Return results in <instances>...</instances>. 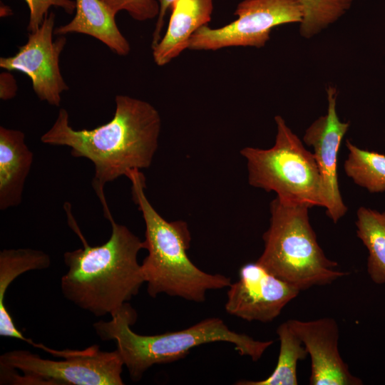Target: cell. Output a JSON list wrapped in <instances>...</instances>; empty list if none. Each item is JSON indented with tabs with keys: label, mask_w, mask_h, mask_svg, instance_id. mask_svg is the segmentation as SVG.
Returning a JSON list of instances; mask_svg holds the SVG:
<instances>
[{
	"label": "cell",
	"mask_w": 385,
	"mask_h": 385,
	"mask_svg": "<svg viewBox=\"0 0 385 385\" xmlns=\"http://www.w3.org/2000/svg\"><path fill=\"white\" fill-rule=\"evenodd\" d=\"M113 118L93 129L76 130L68 111L61 108L52 126L41 137L43 143L67 146L75 158L94 165L92 186L103 210L108 209L104 187L133 170L152 164L158 148L161 118L150 103L127 95L115 97Z\"/></svg>",
	"instance_id": "cell-1"
},
{
	"label": "cell",
	"mask_w": 385,
	"mask_h": 385,
	"mask_svg": "<svg viewBox=\"0 0 385 385\" xmlns=\"http://www.w3.org/2000/svg\"><path fill=\"white\" fill-rule=\"evenodd\" d=\"M68 222L81 238L83 247L64 253L68 272L62 277L63 296L96 317L113 316L138 294L145 282L138 252L143 241L126 226L117 223L111 211L104 213L111 225L107 242L91 247L83 237L66 206Z\"/></svg>",
	"instance_id": "cell-2"
},
{
	"label": "cell",
	"mask_w": 385,
	"mask_h": 385,
	"mask_svg": "<svg viewBox=\"0 0 385 385\" xmlns=\"http://www.w3.org/2000/svg\"><path fill=\"white\" fill-rule=\"evenodd\" d=\"M132 197L145 225V249L148 255L141 267L151 297L160 294L203 302L208 290L229 287L231 279L201 270L189 258L191 235L183 220L169 222L153 207L145 193V178L139 170L129 172Z\"/></svg>",
	"instance_id": "cell-3"
},
{
	"label": "cell",
	"mask_w": 385,
	"mask_h": 385,
	"mask_svg": "<svg viewBox=\"0 0 385 385\" xmlns=\"http://www.w3.org/2000/svg\"><path fill=\"white\" fill-rule=\"evenodd\" d=\"M137 319L135 310L126 303L111 316L108 322L98 321L93 328L103 341L114 340L124 366L133 381L141 379L143 374L155 364H167L184 358L192 349L213 342H228L241 356L254 361L261 359L273 341H259L231 330L218 317L201 320L190 327L155 335H142L130 327Z\"/></svg>",
	"instance_id": "cell-4"
},
{
	"label": "cell",
	"mask_w": 385,
	"mask_h": 385,
	"mask_svg": "<svg viewBox=\"0 0 385 385\" xmlns=\"http://www.w3.org/2000/svg\"><path fill=\"white\" fill-rule=\"evenodd\" d=\"M264 232V250L257 262L301 291L332 284L347 272L337 270L319 245L309 217V207L276 197Z\"/></svg>",
	"instance_id": "cell-5"
},
{
	"label": "cell",
	"mask_w": 385,
	"mask_h": 385,
	"mask_svg": "<svg viewBox=\"0 0 385 385\" xmlns=\"http://www.w3.org/2000/svg\"><path fill=\"white\" fill-rule=\"evenodd\" d=\"M274 121L277 134L272 147L240 150L247 162L249 184L309 208L325 207L322 179L313 153L304 148L282 116L276 115Z\"/></svg>",
	"instance_id": "cell-6"
},
{
	"label": "cell",
	"mask_w": 385,
	"mask_h": 385,
	"mask_svg": "<svg viewBox=\"0 0 385 385\" xmlns=\"http://www.w3.org/2000/svg\"><path fill=\"white\" fill-rule=\"evenodd\" d=\"M58 361L41 358L27 350H13L0 356L1 384L123 385L124 366L117 349L101 351L98 345L84 349L57 350L37 344Z\"/></svg>",
	"instance_id": "cell-7"
},
{
	"label": "cell",
	"mask_w": 385,
	"mask_h": 385,
	"mask_svg": "<svg viewBox=\"0 0 385 385\" xmlns=\"http://www.w3.org/2000/svg\"><path fill=\"white\" fill-rule=\"evenodd\" d=\"M237 18L220 28L205 25L191 36L188 49L216 51L232 46L263 47L276 26L301 23L303 11L297 0H244L234 13Z\"/></svg>",
	"instance_id": "cell-8"
},
{
	"label": "cell",
	"mask_w": 385,
	"mask_h": 385,
	"mask_svg": "<svg viewBox=\"0 0 385 385\" xmlns=\"http://www.w3.org/2000/svg\"><path fill=\"white\" fill-rule=\"evenodd\" d=\"M55 21V14L49 12L40 27L29 34L27 42L14 55L0 58V67L26 74L37 97L58 107L62 93L68 90L59 66L60 56L67 40L65 36L53 39Z\"/></svg>",
	"instance_id": "cell-9"
},
{
	"label": "cell",
	"mask_w": 385,
	"mask_h": 385,
	"mask_svg": "<svg viewBox=\"0 0 385 385\" xmlns=\"http://www.w3.org/2000/svg\"><path fill=\"white\" fill-rule=\"evenodd\" d=\"M299 292L256 261L240 267L239 279L229 286L225 308L242 319L267 323L277 318Z\"/></svg>",
	"instance_id": "cell-10"
},
{
	"label": "cell",
	"mask_w": 385,
	"mask_h": 385,
	"mask_svg": "<svg viewBox=\"0 0 385 385\" xmlns=\"http://www.w3.org/2000/svg\"><path fill=\"white\" fill-rule=\"evenodd\" d=\"M328 108L326 115L316 119L305 130L303 141L313 148L324 187L326 212L337 223L347 212L338 183L337 161L342 140L349 122H342L336 105L337 91L332 86L327 88Z\"/></svg>",
	"instance_id": "cell-11"
},
{
	"label": "cell",
	"mask_w": 385,
	"mask_h": 385,
	"mask_svg": "<svg viewBox=\"0 0 385 385\" xmlns=\"http://www.w3.org/2000/svg\"><path fill=\"white\" fill-rule=\"evenodd\" d=\"M292 331L311 358L310 385H361L342 358L338 344L339 329L332 317L302 321L288 319Z\"/></svg>",
	"instance_id": "cell-12"
},
{
	"label": "cell",
	"mask_w": 385,
	"mask_h": 385,
	"mask_svg": "<svg viewBox=\"0 0 385 385\" xmlns=\"http://www.w3.org/2000/svg\"><path fill=\"white\" fill-rule=\"evenodd\" d=\"M212 9L213 0H176L163 36L152 47L155 63L165 66L188 48L192 35L210 21Z\"/></svg>",
	"instance_id": "cell-13"
},
{
	"label": "cell",
	"mask_w": 385,
	"mask_h": 385,
	"mask_svg": "<svg viewBox=\"0 0 385 385\" xmlns=\"http://www.w3.org/2000/svg\"><path fill=\"white\" fill-rule=\"evenodd\" d=\"M33 163V153L25 143L24 133L0 127V210L21 202L26 178Z\"/></svg>",
	"instance_id": "cell-14"
},
{
	"label": "cell",
	"mask_w": 385,
	"mask_h": 385,
	"mask_svg": "<svg viewBox=\"0 0 385 385\" xmlns=\"http://www.w3.org/2000/svg\"><path fill=\"white\" fill-rule=\"evenodd\" d=\"M76 14L66 24L54 29V35L83 34L91 36L119 56L130 53L128 41L120 32L115 16L101 0H75Z\"/></svg>",
	"instance_id": "cell-15"
},
{
	"label": "cell",
	"mask_w": 385,
	"mask_h": 385,
	"mask_svg": "<svg viewBox=\"0 0 385 385\" xmlns=\"http://www.w3.org/2000/svg\"><path fill=\"white\" fill-rule=\"evenodd\" d=\"M51 258L46 252L29 248L4 249L0 252V335L23 340L30 344L34 342L26 338L16 327L4 304L6 290L11 283L21 274L30 270L47 269Z\"/></svg>",
	"instance_id": "cell-16"
},
{
	"label": "cell",
	"mask_w": 385,
	"mask_h": 385,
	"mask_svg": "<svg viewBox=\"0 0 385 385\" xmlns=\"http://www.w3.org/2000/svg\"><path fill=\"white\" fill-rule=\"evenodd\" d=\"M356 235L366 247L367 272L376 284H385V211L360 207L356 212Z\"/></svg>",
	"instance_id": "cell-17"
},
{
	"label": "cell",
	"mask_w": 385,
	"mask_h": 385,
	"mask_svg": "<svg viewBox=\"0 0 385 385\" xmlns=\"http://www.w3.org/2000/svg\"><path fill=\"white\" fill-rule=\"evenodd\" d=\"M279 340L277 362L272 373L258 380H242L237 385H297V367L299 361L304 360L307 351L300 339L292 331L287 322L282 323L276 330Z\"/></svg>",
	"instance_id": "cell-18"
},
{
	"label": "cell",
	"mask_w": 385,
	"mask_h": 385,
	"mask_svg": "<svg viewBox=\"0 0 385 385\" xmlns=\"http://www.w3.org/2000/svg\"><path fill=\"white\" fill-rule=\"evenodd\" d=\"M346 145L349 150L344 164L346 175L369 192H384L385 155L361 149L349 140Z\"/></svg>",
	"instance_id": "cell-19"
},
{
	"label": "cell",
	"mask_w": 385,
	"mask_h": 385,
	"mask_svg": "<svg viewBox=\"0 0 385 385\" xmlns=\"http://www.w3.org/2000/svg\"><path fill=\"white\" fill-rule=\"evenodd\" d=\"M303 11L299 32L310 38L338 20L350 8L354 0H297Z\"/></svg>",
	"instance_id": "cell-20"
},
{
	"label": "cell",
	"mask_w": 385,
	"mask_h": 385,
	"mask_svg": "<svg viewBox=\"0 0 385 385\" xmlns=\"http://www.w3.org/2000/svg\"><path fill=\"white\" fill-rule=\"evenodd\" d=\"M116 15L126 11L133 19L145 21L158 17L160 5L158 0H101Z\"/></svg>",
	"instance_id": "cell-21"
},
{
	"label": "cell",
	"mask_w": 385,
	"mask_h": 385,
	"mask_svg": "<svg viewBox=\"0 0 385 385\" xmlns=\"http://www.w3.org/2000/svg\"><path fill=\"white\" fill-rule=\"evenodd\" d=\"M29 9V20L27 31H36L43 23L52 6L60 7L67 14H71L76 10V1L73 0H24Z\"/></svg>",
	"instance_id": "cell-22"
},
{
	"label": "cell",
	"mask_w": 385,
	"mask_h": 385,
	"mask_svg": "<svg viewBox=\"0 0 385 385\" xmlns=\"http://www.w3.org/2000/svg\"><path fill=\"white\" fill-rule=\"evenodd\" d=\"M17 83L14 76L9 71L0 74V98L7 101L14 98L17 91Z\"/></svg>",
	"instance_id": "cell-23"
},
{
	"label": "cell",
	"mask_w": 385,
	"mask_h": 385,
	"mask_svg": "<svg viewBox=\"0 0 385 385\" xmlns=\"http://www.w3.org/2000/svg\"><path fill=\"white\" fill-rule=\"evenodd\" d=\"M176 0H158L160 11L157 17L155 29L152 36L151 48L156 45L161 38V33L165 24V17Z\"/></svg>",
	"instance_id": "cell-24"
}]
</instances>
